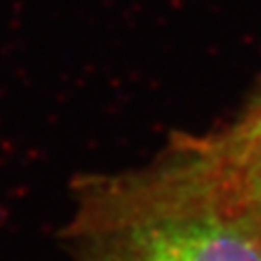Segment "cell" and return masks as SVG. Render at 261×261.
I'll use <instances>...</instances> for the list:
<instances>
[{
	"mask_svg": "<svg viewBox=\"0 0 261 261\" xmlns=\"http://www.w3.org/2000/svg\"><path fill=\"white\" fill-rule=\"evenodd\" d=\"M167 159L218 206L261 228V101L230 127L183 142Z\"/></svg>",
	"mask_w": 261,
	"mask_h": 261,
	"instance_id": "7a4b0ae2",
	"label": "cell"
},
{
	"mask_svg": "<svg viewBox=\"0 0 261 261\" xmlns=\"http://www.w3.org/2000/svg\"><path fill=\"white\" fill-rule=\"evenodd\" d=\"M70 239L83 261H261V228L161 167L81 189Z\"/></svg>",
	"mask_w": 261,
	"mask_h": 261,
	"instance_id": "6da1fadb",
	"label": "cell"
}]
</instances>
